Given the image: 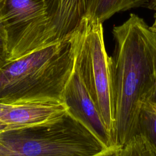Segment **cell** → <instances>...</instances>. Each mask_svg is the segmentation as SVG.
Returning <instances> with one entry per match:
<instances>
[{"instance_id":"cell-1","label":"cell","mask_w":156,"mask_h":156,"mask_svg":"<svg viewBox=\"0 0 156 156\" xmlns=\"http://www.w3.org/2000/svg\"><path fill=\"white\" fill-rule=\"evenodd\" d=\"M112 57L114 102V144L124 146L140 133L143 105L156 96V32L131 13L115 26Z\"/></svg>"},{"instance_id":"cell-2","label":"cell","mask_w":156,"mask_h":156,"mask_svg":"<svg viewBox=\"0 0 156 156\" xmlns=\"http://www.w3.org/2000/svg\"><path fill=\"white\" fill-rule=\"evenodd\" d=\"M74 70L71 36L35 51L0 68V103L63 102Z\"/></svg>"},{"instance_id":"cell-3","label":"cell","mask_w":156,"mask_h":156,"mask_svg":"<svg viewBox=\"0 0 156 156\" xmlns=\"http://www.w3.org/2000/svg\"><path fill=\"white\" fill-rule=\"evenodd\" d=\"M107 147L68 112L48 122L0 132V156H94Z\"/></svg>"},{"instance_id":"cell-4","label":"cell","mask_w":156,"mask_h":156,"mask_svg":"<svg viewBox=\"0 0 156 156\" xmlns=\"http://www.w3.org/2000/svg\"><path fill=\"white\" fill-rule=\"evenodd\" d=\"M71 38L74 49V68L113 142L115 110L112 57L105 49L102 23L85 17Z\"/></svg>"},{"instance_id":"cell-5","label":"cell","mask_w":156,"mask_h":156,"mask_svg":"<svg viewBox=\"0 0 156 156\" xmlns=\"http://www.w3.org/2000/svg\"><path fill=\"white\" fill-rule=\"evenodd\" d=\"M0 24L7 63L49 45L47 0H0Z\"/></svg>"},{"instance_id":"cell-6","label":"cell","mask_w":156,"mask_h":156,"mask_svg":"<svg viewBox=\"0 0 156 156\" xmlns=\"http://www.w3.org/2000/svg\"><path fill=\"white\" fill-rule=\"evenodd\" d=\"M68 112L83 124L104 145H114L102 118L85 88L79 73L75 69L67 83L62 97Z\"/></svg>"},{"instance_id":"cell-7","label":"cell","mask_w":156,"mask_h":156,"mask_svg":"<svg viewBox=\"0 0 156 156\" xmlns=\"http://www.w3.org/2000/svg\"><path fill=\"white\" fill-rule=\"evenodd\" d=\"M67 113L65 103L59 101L7 104L0 118V132L48 122Z\"/></svg>"},{"instance_id":"cell-8","label":"cell","mask_w":156,"mask_h":156,"mask_svg":"<svg viewBox=\"0 0 156 156\" xmlns=\"http://www.w3.org/2000/svg\"><path fill=\"white\" fill-rule=\"evenodd\" d=\"M90 0H47L48 44L69 37L85 17Z\"/></svg>"},{"instance_id":"cell-9","label":"cell","mask_w":156,"mask_h":156,"mask_svg":"<svg viewBox=\"0 0 156 156\" xmlns=\"http://www.w3.org/2000/svg\"><path fill=\"white\" fill-rule=\"evenodd\" d=\"M141 7L155 10L156 0H90L85 17L103 23L116 13Z\"/></svg>"},{"instance_id":"cell-10","label":"cell","mask_w":156,"mask_h":156,"mask_svg":"<svg viewBox=\"0 0 156 156\" xmlns=\"http://www.w3.org/2000/svg\"><path fill=\"white\" fill-rule=\"evenodd\" d=\"M120 156H156V141L140 132L121 147Z\"/></svg>"},{"instance_id":"cell-11","label":"cell","mask_w":156,"mask_h":156,"mask_svg":"<svg viewBox=\"0 0 156 156\" xmlns=\"http://www.w3.org/2000/svg\"><path fill=\"white\" fill-rule=\"evenodd\" d=\"M140 132L156 139V96L147 101L143 106L140 118Z\"/></svg>"},{"instance_id":"cell-12","label":"cell","mask_w":156,"mask_h":156,"mask_svg":"<svg viewBox=\"0 0 156 156\" xmlns=\"http://www.w3.org/2000/svg\"><path fill=\"white\" fill-rule=\"evenodd\" d=\"M7 63V51L5 35L0 24V68Z\"/></svg>"},{"instance_id":"cell-13","label":"cell","mask_w":156,"mask_h":156,"mask_svg":"<svg viewBox=\"0 0 156 156\" xmlns=\"http://www.w3.org/2000/svg\"><path fill=\"white\" fill-rule=\"evenodd\" d=\"M121 147L122 146L114 144L94 156H120Z\"/></svg>"},{"instance_id":"cell-14","label":"cell","mask_w":156,"mask_h":156,"mask_svg":"<svg viewBox=\"0 0 156 156\" xmlns=\"http://www.w3.org/2000/svg\"><path fill=\"white\" fill-rule=\"evenodd\" d=\"M6 107H7V104L0 103V118L2 115Z\"/></svg>"}]
</instances>
